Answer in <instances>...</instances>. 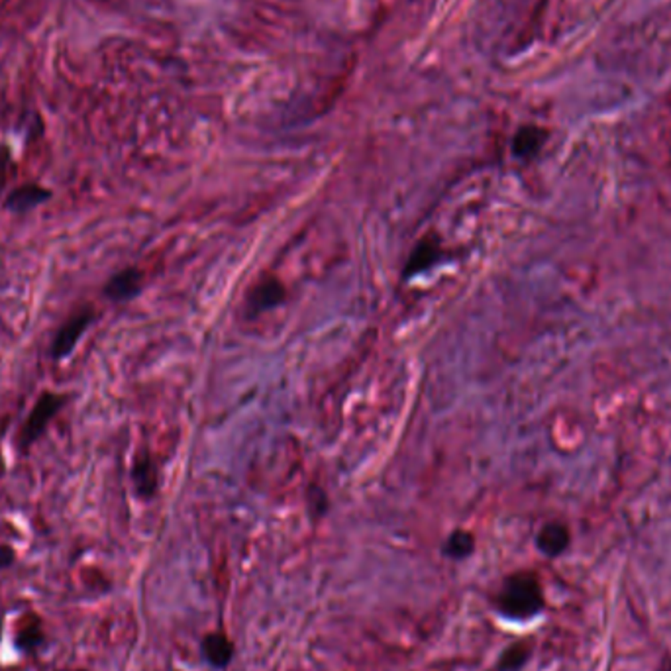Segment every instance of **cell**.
Returning <instances> with one entry per match:
<instances>
[{
  "label": "cell",
  "instance_id": "6da1fadb",
  "mask_svg": "<svg viewBox=\"0 0 671 671\" xmlns=\"http://www.w3.org/2000/svg\"><path fill=\"white\" fill-rule=\"evenodd\" d=\"M499 609L514 620H528L544 609V591L540 579L532 571L512 573L504 579L499 593Z\"/></svg>",
  "mask_w": 671,
  "mask_h": 671
},
{
  "label": "cell",
  "instance_id": "7a4b0ae2",
  "mask_svg": "<svg viewBox=\"0 0 671 671\" xmlns=\"http://www.w3.org/2000/svg\"><path fill=\"white\" fill-rule=\"evenodd\" d=\"M65 403H67V398L60 393L45 391L40 395V398H37L36 405L32 406L30 414H28L24 424L20 426V432H18V440H16L18 452L26 454L37 440H40V438L45 434L47 426L52 424L55 414L61 411Z\"/></svg>",
  "mask_w": 671,
  "mask_h": 671
},
{
  "label": "cell",
  "instance_id": "3957f363",
  "mask_svg": "<svg viewBox=\"0 0 671 671\" xmlns=\"http://www.w3.org/2000/svg\"><path fill=\"white\" fill-rule=\"evenodd\" d=\"M94 318V310L91 308H83L79 310V313L73 315L67 323L57 330V334L53 338V344H52V357L57 359H65L70 357L73 354L75 346L79 344V340L83 338V334L86 332V328L91 326Z\"/></svg>",
  "mask_w": 671,
  "mask_h": 671
},
{
  "label": "cell",
  "instance_id": "277c9868",
  "mask_svg": "<svg viewBox=\"0 0 671 671\" xmlns=\"http://www.w3.org/2000/svg\"><path fill=\"white\" fill-rule=\"evenodd\" d=\"M50 199H52L50 189H45L37 183H24L20 184V187L11 191V194H8L4 200V207L6 210H11L14 214H24L28 210H34L36 207H40V204H44Z\"/></svg>",
  "mask_w": 671,
  "mask_h": 671
},
{
  "label": "cell",
  "instance_id": "5b68a950",
  "mask_svg": "<svg viewBox=\"0 0 671 671\" xmlns=\"http://www.w3.org/2000/svg\"><path fill=\"white\" fill-rule=\"evenodd\" d=\"M569 542H571L569 528L561 522L544 524L536 536L538 550L544 553V556H550V558H556L560 556V553L566 552Z\"/></svg>",
  "mask_w": 671,
  "mask_h": 671
},
{
  "label": "cell",
  "instance_id": "8992f818",
  "mask_svg": "<svg viewBox=\"0 0 671 671\" xmlns=\"http://www.w3.org/2000/svg\"><path fill=\"white\" fill-rule=\"evenodd\" d=\"M142 287V271L140 269H124L120 274H116L109 283L104 285V295L109 297L114 303L120 300H128L140 293Z\"/></svg>",
  "mask_w": 671,
  "mask_h": 671
},
{
  "label": "cell",
  "instance_id": "52a82bcc",
  "mask_svg": "<svg viewBox=\"0 0 671 671\" xmlns=\"http://www.w3.org/2000/svg\"><path fill=\"white\" fill-rule=\"evenodd\" d=\"M132 479H134L135 491H138L140 497H143V499L153 497L155 489H158V471H155V465H153L148 452H142V454L135 455Z\"/></svg>",
  "mask_w": 671,
  "mask_h": 671
},
{
  "label": "cell",
  "instance_id": "ba28073f",
  "mask_svg": "<svg viewBox=\"0 0 671 671\" xmlns=\"http://www.w3.org/2000/svg\"><path fill=\"white\" fill-rule=\"evenodd\" d=\"M202 654L214 667H224L230 664L232 656H234V644H232L226 634H222V632H214V634L204 636Z\"/></svg>",
  "mask_w": 671,
  "mask_h": 671
},
{
  "label": "cell",
  "instance_id": "9c48e42d",
  "mask_svg": "<svg viewBox=\"0 0 671 671\" xmlns=\"http://www.w3.org/2000/svg\"><path fill=\"white\" fill-rule=\"evenodd\" d=\"M285 299V287L279 283L275 277H266L251 293V303H254L259 310L279 305Z\"/></svg>",
  "mask_w": 671,
  "mask_h": 671
},
{
  "label": "cell",
  "instance_id": "30bf717a",
  "mask_svg": "<svg viewBox=\"0 0 671 671\" xmlns=\"http://www.w3.org/2000/svg\"><path fill=\"white\" fill-rule=\"evenodd\" d=\"M436 258H438V244H436V241L434 240L421 241V244H418L416 250L413 251L411 259H408V264L405 267V275L411 277V275L418 274V271L428 269L434 264Z\"/></svg>",
  "mask_w": 671,
  "mask_h": 671
},
{
  "label": "cell",
  "instance_id": "8fae6325",
  "mask_svg": "<svg viewBox=\"0 0 671 671\" xmlns=\"http://www.w3.org/2000/svg\"><path fill=\"white\" fill-rule=\"evenodd\" d=\"M532 654V646L528 642H514L512 646L503 651L499 659V671H519L524 664H527Z\"/></svg>",
  "mask_w": 671,
  "mask_h": 671
},
{
  "label": "cell",
  "instance_id": "7c38bea8",
  "mask_svg": "<svg viewBox=\"0 0 671 671\" xmlns=\"http://www.w3.org/2000/svg\"><path fill=\"white\" fill-rule=\"evenodd\" d=\"M473 548H475V538L471 536V534L465 530H455L452 536L447 538L444 552L454 560H462V558H468L473 552Z\"/></svg>",
  "mask_w": 671,
  "mask_h": 671
},
{
  "label": "cell",
  "instance_id": "4fadbf2b",
  "mask_svg": "<svg viewBox=\"0 0 671 671\" xmlns=\"http://www.w3.org/2000/svg\"><path fill=\"white\" fill-rule=\"evenodd\" d=\"M540 143L542 134L536 128H524L514 138V153L520 155V158H528L540 148Z\"/></svg>",
  "mask_w": 671,
  "mask_h": 671
},
{
  "label": "cell",
  "instance_id": "5bb4252c",
  "mask_svg": "<svg viewBox=\"0 0 671 671\" xmlns=\"http://www.w3.org/2000/svg\"><path fill=\"white\" fill-rule=\"evenodd\" d=\"M14 171V161H12V153L6 145H0V197L8 184V179H11V173Z\"/></svg>",
  "mask_w": 671,
  "mask_h": 671
},
{
  "label": "cell",
  "instance_id": "9a60e30c",
  "mask_svg": "<svg viewBox=\"0 0 671 671\" xmlns=\"http://www.w3.org/2000/svg\"><path fill=\"white\" fill-rule=\"evenodd\" d=\"M12 561H14V552L8 546H0V568L11 566Z\"/></svg>",
  "mask_w": 671,
  "mask_h": 671
}]
</instances>
